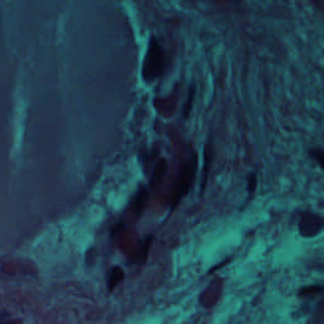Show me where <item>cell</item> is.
<instances>
[{
    "label": "cell",
    "instance_id": "cell-3",
    "mask_svg": "<svg viewBox=\"0 0 324 324\" xmlns=\"http://www.w3.org/2000/svg\"><path fill=\"white\" fill-rule=\"evenodd\" d=\"M324 218L315 213L305 212L301 214L300 223H299V232L303 237L311 238L323 230Z\"/></svg>",
    "mask_w": 324,
    "mask_h": 324
},
{
    "label": "cell",
    "instance_id": "cell-4",
    "mask_svg": "<svg viewBox=\"0 0 324 324\" xmlns=\"http://www.w3.org/2000/svg\"><path fill=\"white\" fill-rule=\"evenodd\" d=\"M147 200H148V191H147L143 186H141L138 191H137L136 196H134L133 202H132L134 214L139 215L142 212H143V209L146 208Z\"/></svg>",
    "mask_w": 324,
    "mask_h": 324
},
{
    "label": "cell",
    "instance_id": "cell-10",
    "mask_svg": "<svg viewBox=\"0 0 324 324\" xmlns=\"http://www.w3.org/2000/svg\"><path fill=\"white\" fill-rule=\"evenodd\" d=\"M247 191L250 192V195H252L253 192H255L256 186H257V176H256L255 174H250L247 177Z\"/></svg>",
    "mask_w": 324,
    "mask_h": 324
},
{
    "label": "cell",
    "instance_id": "cell-2",
    "mask_svg": "<svg viewBox=\"0 0 324 324\" xmlns=\"http://www.w3.org/2000/svg\"><path fill=\"white\" fill-rule=\"evenodd\" d=\"M164 48L158 39L151 37L147 48V53L144 56L143 66H142V76L146 83H152L162 75L164 71Z\"/></svg>",
    "mask_w": 324,
    "mask_h": 324
},
{
    "label": "cell",
    "instance_id": "cell-7",
    "mask_svg": "<svg viewBox=\"0 0 324 324\" xmlns=\"http://www.w3.org/2000/svg\"><path fill=\"white\" fill-rule=\"evenodd\" d=\"M324 290L323 286L320 285H310V286H304L299 290V295L300 296H309V295H315V294L321 293Z\"/></svg>",
    "mask_w": 324,
    "mask_h": 324
},
{
    "label": "cell",
    "instance_id": "cell-5",
    "mask_svg": "<svg viewBox=\"0 0 324 324\" xmlns=\"http://www.w3.org/2000/svg\"><path fill=\"white\" fill-rule=\"evenodd\" d=\"M124 280V271L120 267L115 266L109 271L108 275V289L109 290H114L122 281Z\"/></svg>",
    "mask_w": 324,
    "mask_h": 324
},
{
    "label": "cell",
    "instance_id": "cell-8",
    "mask_svg": "<svg viewBox=\"0 0 324 324\" xmlns=\"http://www.w3.org/2000/svg\"><path fill=\"white\" fill-rule=\"evenodd\" d=\"M309 156L324 170V149L321 148H311L309 151Z\"/></svg>",
    "mask_w": 324,
    "mask_h": 324
},
{
    "label": "cell",
    "instance_id": "cell-1",
    "mask_svg": "<svg viewBox=\"0 0 324 324\" xmlns=\"http://www.w3.org/2000/svg\"><path fill=\"white\" fill-rule=\"evenodd\" d=\"M197 167V157L196 153L191 149L190 156L187 157L186 162L180 169L179 175H177L176 184H175L174 189H172V200H171V208L174 209L180 200L189 194L190 187L194 184L195 172H196Z\"/></svg>",
    "mask_w": 324,
    "mask_h": 324
},
{
    "label": "cell",
    "instance_id": "cell-9",
    "mask_svg": "<svg viewBox=\"0 0 324 324\" xmlns=\"http://www.w3.org/2000/svg\"><path fill=\"white\" fill-rule=\"evenodd\" d=\"M194 95H195V91H194V86L190 88L189 91V99L186 100V104H185V108H184V118L186 119L189 116L190 110H191V105H192V100H194Z\"/></svg>",
    "mask_w": 324,
    "mask_h": 324
},
{
    "label": "cell",
    "instance_id": "cell-6",
    "mask_svg": "<svg viewBox=\"0 0 324 324\" xmlns=\"http://www.w3.org/2000/svg\"><path fill=\"white\" fill-rule=\"evenodd\" d=\"M167 169V162L165 158H159V161L157 162L156 165V169H154L153 175H152V179H151V184L152 186H156V185L161 184L162 179L165 176V172H166Z\"/></svg>",
    "mask_w": 324,
    "mask_h": 324
}]
</instances>
